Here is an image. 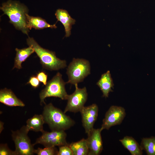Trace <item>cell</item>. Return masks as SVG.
<instances>
[{
  "label": "cell",
  "mask_w": 155,
  "mask_h": 155,
  "mask_svg": "<svg viewBox=\"0 0 155 155\" xmlns=\"http://www.w3.org/2000/svg\"><path fill=\"white\" fill-rule=\"evenodd\" d=\"M0 9L3 14L8 16L10 22L16 29L28 35L29 30L27 27L26 15L28 10L26 5L19 1L8 0L2 4Z\"/></svg>",
  "instance_id": "cell-1"
},
{
  "label": "cell",
  "mask_w": 155,
  "mask_h": 155,
  "mask_svg": "<svg viewBox=\"0 0 155 155\" xmlns=\"http://www.w3.org/2000/svg\"><path fill=\"white\" fill-rule=\"evenodd\" d=\"M42 115L45 123L48 125L51 131H65L75 124L73 120L51 103L45 104Z\"/></svg>",
  "instance_id": "cell-2"
},
{
  "label": "cell",
  "mask_w": 155,
  "mask_h": 155,
  "mask_svg": "<svg viewBox=\"0 0 155 155\" xmlns=\"http://www.w3.org/2000/svg\"><path fill=\"white\" fill-rule=\"evenodd\" d=\"M26 42L29 46L34 49L44 68L50 71L57 70L66 67L65 60L58 58L55 52L41 46L33 38L28 37Z\"/></svg>",
  "instance_id": "cell-3"
},
{
  "label": "cell",
  "mask_w": 155,
  "mask_h": 155,
  "mask_svg": "<svg viewBox=\"0 0 155 155\" xmlns=\"http://www.w3.org/2000/svg\"><path fill=\"white\" fill-rule=\"evenodd\" d=\"M65 84L61 74L58 72L52 79L47 82L45 87L40 93L41 105L45 104L44 100L48 97H54L63 100H67L68 95L66 91Z\"/></svg>",
  "instance_id": "cell-4"
},
{
  "label": "cell",
  "mask_w": 155,
  "mask_h": 155,
  "mask_svg": "<svg viewBox=\"0 0 155 155\" xmlns=\"http://www.w3.org/2000/svg\"><path fill=\"white\" fill-rule=\"evenodd\" d=\"M89 62L85 59L73 58L67 69V83L75 85L82 82L90 73Z\"/></svg>",
  "instance_id": "cell-5"
},
{
  "label": "cell",
  "mask_w": 155,
  "mask_h": 155,
  "mask_svg": "<svg viewBox=\"0 0 155 155\" xmlns=\"http://www.w3.org/2000/svg\"><path fill=\"white\" fill-rule=\"evenodd\" d=\"M29 131L26 126H22L20 129L12 131V137L15 146V155H32L35 149L28 135Z\"/></svg>",
  "instance_id": "cell-6"
},
{
  "label": "cell",
  "mask_w": 155,
  "mask_h": 155,
  "mask_svg": "<svg viewBox=\"0 0 155 155\" xmlns=\"http://www.w3.org/2000/svg\"><path fill=\"white\" fill-rule=\"evenodd\" d=\"M64 130H52L48 132L43 130L42 135L38 138L33 144L34 145L40 144L45 147L61 146L67 145V134Z\"/></svg>",
  "instance_id": "cell-7"
},
{
  "label": "cell",
  "mask_w": 155,
  "mask_h": 155,
  "mask_svg": "<svg viewBox=\"0 0 155 155\" xmlns=\"http://www.w3.org/2000/svg\"><path fill=\"white\" fill-rule=\"evenodd\" d=\"M75 85V91L68 95L67 104L64 111L65 113L67 112L74 113L80 112L87 101L88 93L86 87L80 88L78 87V84Z\"/></svg>",
  "instance_id": "cell-8"
},
{
  "label": "cell",
  "mask_w": 155,
  "mask_h": 155,
  "mask_svg": "<svg viewBox=\"0 0 155 155\" xmlns=\"http://www.w3.org/2000/svg\"><path fill=\"white\" fill-rule=\"evenodd\" d=\"M126 115L125 109L117 106H111L106 112L100 128L102 131L108 130L111 127L120 124Z\"/></svg>",
  "instance_id": "cell-9"
},
{
  "label": "cell",
  "mask_w": 155,
  "mask_h": 155,
  "mask_svg": "<svg viewBox=\"0 0 155 155\" xmlns=\"http://www.w3.org/2000/svg\"><path fill=\"white\" fill-rule=\"evenodd\" d=\"M98 111V106L95 104L84 106L80 111L82 125L88 135L94 128V123L97 120Z\"/></svg>",
  "instance_id": "cell-10"
},
{
  "label": "cell",
  "mask_w": 155,
  "mask_h": 155,
  "mask_svg": "<svg viewBox=\"0 0 155 155\" xmlns=\"http://www.w3.org/2000/svg\"><path fill=\"white\" fill-rule=\"evenodd\" d=\"M100 128H93L88 135L86 139L89 149V155H98L103 149V142Z\"/></svg>",
  "instance_id": "cell-11"
},
{
  "label": "cell",
  "mask_w": 155,
  "mask_h": 155,
  "mask_svg": "<svg viewBox=\"0 0 155 155\" xmlns=\"http://www.w3.org/2000/svg\"><path fill=\"white\" fill-rule=\"evenodd\" d=\"M0 102L10 106H25L24 102L17 97L11 89L6 88L0 90Z\"/></svg>",
  "instance_id": "cell-12"
},
{
  "label": "cell",
  "mask_w": 155,
  "mask_h": 155,
  "mask_svg": "<svg viewBox=\"0 0 155 155\" xmlns=\"http://www.w3.org/2000/svg\"><path fill=\"white\" fill-rule=\"evenodd\" d=\"M55 15L57 21L60 22L64 27L65 36L69 37L71 34L72 26L75 24V20L71 17L67 11L63 9H57Z\"/></svg>",
  "instance_id": "cell-13"
},
{
  "label": "cell",
  "mask_w": 155,
  "mask_h": 155,
  "mask_svg": "<svg viewBox=\"0 0 155 155\" xmlns=\"http://www.w3.org/2000/svg\"><path fill=\"white\" fill-rule=\"evenodd\" d=\"M103 94V96L108 97L109 93L113 91L114 84L109 71L103 74L96 84Z\"/></svg>",
  "instance_id": "cell-14"
},
{
  "label": "cell",
  "mask_w": 155,
  "mask_h": 155,
  "mask_svg": "<svg viewBox=\"0 0 155 155\" xmlns=\"http://www.w3.org/2000/svg\"><path fill=\"white\" fill-rule=\"evenodd\" d=\"M27 27L29 30L32 28L40 30L46 28H56L55 24L51 25L48 23L44 19L38 17H34L26 15Z\"/></svg>",
  "instance_id": "cell-15"
},
{
  "label": "cell",
  "mask_w": 155,
  "mask_h": 155,
  "mask_svg": "<svg viewBox=\"0 0 155 155\" xmlns=\"http://www.w3.org/2000/svg\"><path fill=\"white\" fill-rule=\"evenodd\" d=\"M123 146L127 149L131 155H142V150L140 145L131 136H126L119 140Z\"/></svg>",
  "instance_id": "cell-16"
},
{
  "label": "cell",
  "mask_w": 155,
  "mask_h": 155,
  "mask_svg": "<svg viewBox=\"0 0 155 155\" xmlns=\"http://www.w3.org/2000/svg\"><path fill=\"white\" fill-rule=\"evenodd\" d=\"M16 53L15 58L14 66L13 69L22 68V64L34 52V49L30 46L22 49L16 48Z\"/></svg>",
  "instance_id": "cell-17"
},
{
  "label": "cell",
  "mask_w": 155,
  "mask_h": 155,
  "mask_svg": "<svg viewBox=\"0 0 155 155\" xmlns=\"http://www.w3.org/2000/svg\"><path fill=\"white\" fill-rule=\"evenodd\" d=\"M26 123V126L29 131L42 132L44 130L43 125L45 122L42 115H34L28 119Z\"/></svg>",
  "instance_id": "cell-18"
},
{
  "label": "cell",
  "mask_w": 155,
  "mask_h": 155,
  "mask_svg": "<svg viewBox=\"0 0 155 155\" xmlns=\"http://www.w3.org/2000/svg\"><path fill=\"white\" fill-rule=\"evenodd\" d=\"M73 155H87L89 149L86 139H82L80 141L72 142L69 145Z\"/></svg>",
  "instance_id": "cell-19"
},
{
  "label": "cell",
  "mask_w": 155,
  "mask_h": 155,
  "mask_svg": "<svg viewBox=\"0 0 155 155\" xmlns=\"http://www.w3.org/2000/svg\"><path fill=\"white\" fill-rule=\"evenodd\" d=\"M140 146L147 155H155V137L143 138Z\"/></svg>",
  "instance_id": "cell-20"
},
{
  "label": "cell",
  "mask_w": 155,
  "mask_h": 155,
  "mask_svg": "<svg viewBox=\"0 0 155 155\" xmlns=\"http://www.w3.org/2000/svg\"><path fill=\"white\" fill-rule=\"evenodd\" d=\"M58 152L55 147H45L44 148H38L34 151V154L38 155H57Z\"/></svg>",
  "instance_id": "cell-21"
},
{
  "label": "cell",
  "mask_w": 155,
  "mask_h": 155,
  "mask_svg": "<svg viewBox=\"0 0 155 155\" xmlns=\"http://www.w3.org/2000/svg\"><path fill=\"white\" fill-rule=\"evenodd\" d=\"M57 155H73V153L69 145L68 144L59 146Z\"/></svg>",
  "instance_id": "cell-22"
},
{
  "label": "cell",
  "mask_w": 155,
  "mask_h": 155,
  "mask_svg": "<svg viewBox=\"0 0 155 155\" xmlns=\"http://www.w3.org/2000/svg\"><path fill=\"white\" fill-rule=\"evenodd\" d=\"M0 155H15L14 151L10 150L7 144H1L0 145Z\"/></svg>",
  "instance_id": "cell-23"
},
{
  "label": "cell",
  "mask_w": 155,
  "mask_h": 155,
  "mask_svg": "<svg viewBox=\"0 0 155 155\" xmlns=\"http://www.w3.org/2000/svg\"><path fill=\"white\" fill-rule=\"evenodd\" d=\"M40 82L36 76L34 75L30 77L27 84H29L32 88H36L39 86Z\"/></svg>",
  "instance_id": "cell-24"
},
{
  "label": "cell",
  "mask_w": 155,
  "mask_h": 155,
  "mask_svg": "<svg viewBox=\"0 0 155 155\" xmlns=\"http://www.w3.org/2000/svg\"><path fill=\"white\" fill-rule=\"evenodd\" d=\"M36 76L39 81L45 86L47 84L48 78L47 74L43 71L39 72L37 73Z\"/></svg>",
  "instance_id": "cell-25"
}]
</instances>
